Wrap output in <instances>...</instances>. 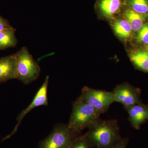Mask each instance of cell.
<instances>
[{
	"label": "cell",
	"mask_w": 148,
	"mask_h": 148,
	"mask_svg": "<svg viewBox=\"0 0 148 148\" xmlns=\"http://www.w3.org/2000/svg\"><path fill=\"white\" fill-rule=\"evenodd\" d=\"M101 114L93 107L78 98L73 104L68 126L74 132L80 133L100 119Z\"/></svg>",
	"instance_id": "2"
},
{
	"label": "cell",
	"mask_w": 148,
	"mask_h": 148,
	"mask_svg": "<svg viewBox=\"0 0 148 148\" xmlns=\"http://www.w3.org/2000/svg\"><path fill=\"white\" fill-rule=\"evenodd\" d=\"M69 148H92L85 135H79L75 138Z\"/></svg>",
	"instance_id": "16"
},
{
	"label": "cell",
	"mask_w": 148,
	"mask_h": 148,
	"mask_svg": "<svg viewBox=\"0 0 148 148\" xmlns=\"http://www.w3.org/2000/svg\"><path fill=\"white\" fill-rule=\"evenodd\" d=\"M124 18L130 24L132 32H138L146 23L148 15L141 14L127 8L123 12Z\"/></svg>",
	"instance_id": "11"
},
{
	"label": "cell",
	"mask_w": 148,
	"mask_h": 148,
	"mask_svg": "<svg viewBox=\"0 0 148 148\" xmlns=\"http://www.w3.org/2000/svg\"><path fill=\"white\" fill-rule=\"evenodd\" d=\"M145 49L146 50L148 51V45H147L145 46Z\"/></svg>",
	"instance_id": "20"
},
{
	"label": "cell",
	"mask_w": 148,
	"mask_h": 148,
	"mask_svg": "<svg viewBox=\"0 0 148 148\" xmlns=\"http://www.w3.org/2000/svg\"><path fill=\"white\" fill-rule=\"evenodd\" d=\"M129 115V120L132 127L136 129L148 120V106L143 103L124 107Z\"/></svg>",
	"instance_id": "8"
},
{
	"label": "cell",
	"mask_w": 148,
	"mask_h": 148,
	"mask_svg": "<svg viewBox=\"0 0 148 148\" xmlns=\"http://www.w3.org/2000/svg\"><path fill=\"white\" fill-rule=\"evenodd\" d=\"M128 8L141 14L148 15V0H125Z\"/></svg>",
	"instance_id": "15"
},
{
	"label": "cell",
	"mask_w": 148,
	"mask_h": 148,
	"mask_svg": "<svg viewBox=\"0 0 148 148\" xmlns=\"http://www.w3.org/2000/svg\"><path fill=\"white\" fill-rule=\"evenodd\" d=\"M16 79L24 84L35 81L40 76V68L26 47H21L15 53Z\"/></svg>",
	"instance_id": "3"
},
{
	"label": "cell",
	"mask_w": 148,
	"mask_h": 148,
	"mask_svg": "<svg viewBox=\"0 0 148 148\" xmlns=\"http://www.w3.org/2000/svg\"><path fill=\"white\" fill-rule=\"evenodd\" d=\"M13 28L7 19L0 15V32L6 29H12Z\"/></svg>",
	"instance_id": "18"
},
{
	"label": "cell",
	"mask_w": 148,
	"mask_h": 148,
	"mask_svg": "<svg viewBox=\"0 0 148 148\" xmlns=\"http://www.w3.org/2000/svg\"><path fill=\"white\" fill-rule=\"evenodd\" d=\"M128 139L121 138L111 148H126L128 143Z\"/></svg>",
	"instance_id": "19"
},
{
	"label": "cell",
	"mask_w": 148,
	"mask_h": 148,
	"mask_svg": "<svg viewBox=\"0 0 148 148\" xmlns=\"http://www.w3.org/2000/svg\"><path fill=\"white\" fill-rule=\"evenodd\" d=\"M130 60L137 68L144 71L148 72V51L137 50L130 54Z\"/></svg>",
	"instance_id": "14"
},
{
	"label": "cell",
	"mask_w": 148,
	"mask_h": 148,
	"mask_svg": "<svg viewBox=\"0 0 148 148\" xmlns=\"http://www.w3.org/2000/svg\"><path fill=\"white\" fill-rule=\"evenodd\" d=\"M80 134L70 129L68 124L59 125L40 142L38 148H69L73 140Z\"/></svg>",
	"instance_id": "4"
},
{
	"label": "cell",
	"mask_w": 148,
	"mask_h": 148,
	"mask_svg": "<svg viewBox=\"0 0 148 148\" xmlns=\"http://www.w3.org/2000/svg\"><path fill=\"white\" fill-rule=\"evenodd\" d=\"M79 98L92 106L101 114L107 112L111 104L115 102L112 91L98 90L87 86L83 88Z\"/></svg>",
	"instance_id": "5"
},
{
	"label": "cell",
	"mask_w": 148,
	"mask_h": 148,
	"mask_svg": "<svg viewBox=\"0 0 148 148\" xmlns=\"http://www.w3.org/2000/svg\"><path fill=\"white\" fill-rule=\"evenodd\" d=\"M49 76L46 77L45 81L37 92L33 101L25 110L21 112V113L19 114V115L17 117L16 119L17 123L13 131L10 135H8L5 138H4L3 140H6L7 139L10 138L11 136H12L16 132L18 126L21 123V121L23 119L24 117L27 114L30 112V111L32 110L39 106H47L48 104L47 89L49 82Z\"/></svg>",
	"instance_id": "7"
},
{
	"label": "cell",
	"mask_w": 148,
	"mask_h": 148,
	"mask_svg": "<svg viewBox=\"0 0 148 148\" xmlns=\"http://www.w3.org/2000/svg\"><path fill=\"white\" fill-rule=\"evenodd\" d=\"M16 31V29L13 28L0 32V50L16 47L17 40L15 36Z\"/></svg>",
	"instance_id": "12"
},
{
	"label": "cell",
	"mask_w": 148,
	"mask_h": 148,
	"mask_svg": "<svg viewBox=\"0 0 148 148\" xmlns=\"http://www.w3.org/2000/svg\"><path fill=\"white\" fill-rule=\"evenodd\" d=\"M88 129L85 135L92 148H111L122 138L115 119H99Z\"/></svg>",
	"instance_id": "1"
},
{
	"label": "cell",
	"mask_w": 148,
	"mask_h": 148,
	"mask_svg": "<svg viewBox=\"0 0 148 148\" xmlns=\"http://www.w3.org/2000/svg\"><path fill=\"white\" fill-rule=\"evenodd\" d=\"M16 79L15 53L0 58V83Z\"/></svg>",
	"instance_id": "9"
},
{
	"label": "cell",
	"mask_w": 148,
	"mask_h": 148,
	"mask_svg": "<svg viewBox=\"0 0 148 148\" xmlns=\"http://www.w3.org/2000/svg\"><path fill=\"white\" fill-rule=\"evenodd\" d=\"M136 36V41L138 43L148 45V22H146L138 31Z\"/></svg>",
	"instance_id": "17"
},
{
	"label": "cell",
	"mask_w": 148,
	"mask_h": 148,
	"mask_svg": "<svg viewBox=\"0 0 148 148\" xmlns=\"http://www.w3.org/2000/svg\"><path fill=\"white\" fill-rule=\"evenodd\" d=\"M123 0H100L98 7L100 13L104 17L112 18L119 12Z\"/></svg>",
	"instance_id": "10"
},
{
	"label": "cell",
	"mask_w": 148,
	"mask_h": 148,
	"mask_svg": "<svg viewBox=\"0 0 148 148\" xmlns=\"http://www.w3.org/2000/svg\"><path fill=\"white\" fill-rule=\"evenodd\" d=\"M112 92L115 102L121 103L124 107L142 103L140 90L126 83L117 86Z\"/></svg>",
	"instance_id": "6"
},
{
	"label": "cell",
	"mask_w": 148,
	"mask_h": 148,
	"mask_svg": "<svg viewBox=\"0 0 148 148\" xmlns=\"http://www.w3.org/2000/svg\"><path fill=\"white\" fill-rule=\"evenodd\" d=\"M113 28L117 36L123 39H127L132 36V31L130 24L124 18L115 20Z\"/></svg>",
	"instance_id": "13"
}]
</instances>
